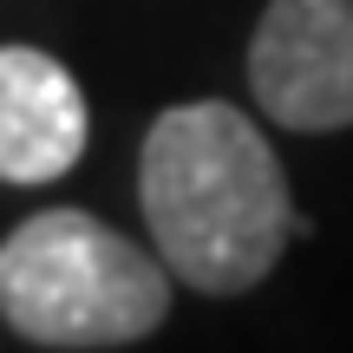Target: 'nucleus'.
<instances>
[{
    "label": "nucleus",
    "mask_w": 353,
    "mask_h": 353,
    "mask_svg": "<svg viewBox=\"0 0 353 353\" xmlns=\"http://www.w3.org/2000/svg\"><path fill=\"white\" fill-rule=\"evenodd\" d=\"M85 151V92L52 52L0 46V183H52Z\"/></svg>",
    "instance_id": "20e7f679"
},
{
    "label": "nucleus",
    "mask_w": 353,
    "mask_h": 353,
    "mask_svg": "<svg viewBox=\"0 0 353 353\" xmlns=\"http://www.w3.org/2000/svg\"><path fill=\"white\" fill-rule=\"evenodd\" d=\"M138 203L164 268L203 294L255 288L301 229L275 144L223 99L170 105L151 125Z\"/></svg>",
    "instance_id": "f257e3e1"
},
{
    "label": "nucleus",
    "mask_w": 353,
    "mask_h": 353,
    "mask_svg": "<svg viewBox=\"0 0 353 353\" xmlns=\"http://www.w3.org/2000/svg\"><path fill=\"white\" fill-rule=\"evenodd\" d=\"M0 314L39 347H131L170 314V268L85 210H39L0 242Z\"/></svg>",
    "instance_id": "f03ea898"
},
{
    "label": "nucleus",
    "mask_w": 353,
    "mask_h": 353,
    "mask_svg": "<svg viewBox=\"0 0 353 353\" xmlns=\"http://www.w3.org/2000/svg\"><path fill=\"white\" fill-rule=\"evenodd\" d=\"M249 85L288 131L353 125V0H268L249 39Z\"/></svg>",
    "instance_id": "7ed1b4c3"
}]
</instances>
